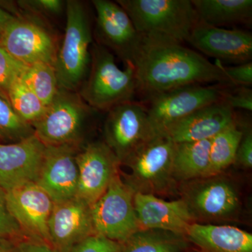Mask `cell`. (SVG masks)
I'll return each instance as SVG.
<instances>
[{
	"instance_id": "cell-4",
	"label": "cell",
	"mask_w": 252,
	"mask_h": 252,
	"mask_svg": "<svg viewBox=\"0 0 252 252\" xmlns=\"http://www.w3.org/2000/svg\"><path fill=\"white\" fill-rule=\"evenodd\" d=\"M65 10V32L54 66L59 88L78 92L90 65L92 31L89 14L81 1H66Z\"/></svg>"
},
{
	"instance_id": "cell-23",
	"label": "cell",
	"mask_w": 252,
	"mask_h": 252,
	"mask_svg": "<svg viewBox=\"0 0 252 252\" xmlns=\"http://www.w3.org/2000/svg\"><path fill=\"white\" fill-rule=\"evenodd\" d=\"M211 140L175 144L173 177L175 182L197 180L206 176Z\"/></svg>"
},
{
	"instance_id": "cell-20",
	"label": "cell",
	"mask_w": 252,
	"mask_h": 252,
	"mask_svg": "<svg viewBox=\"0 0 252 252\" xmlns=\"http://www.w3.org/2000/svg\"><path fill=\"white\" fill-rule=\"evenodd\" d=\"M236 122L234 109L223 101L198 109L176 123L164 135L175 144L211 140Z\"/></svg>"
},
{
	"instance_id": "cell-13",
	"label": "cell",
	"mask_w": 252,
	"mask_h": 252,
	"mask_svg": "<svg viewBox=\"0 0 252 252\" xmlns=\"http://www.w3.org/2000/svg\"><path fill=\"white\" fill-rule=\"evenodd\" d=\"M6 205L25 238L50 245L49 221L54 203L36 182L6 192Z\"/></svg>"
},
{
	"instance_id": "cell-25",
	"label": "cell",
	"mask_w": 252,
	"mask_h": 252,
	"mask_svg": "<svg viewBox=\"0 0 252 252\" xmlns=\"http://www.w3.org/2000/svg\"><path fill=\"white\" fill-rule=\"evenodd\" d=\"M242 135L243 130L238 127L237 122L211 139L210 164L205 177L220 175L235 163Z\"/></svg>"
},
{
	"instance_id": "cell-10",
	"label": "cell",
	"mask_w": 252,
	"mask_h": 252,
	"mask_svg": "<svg viewBox=\"0 0 252 252\" xmlns=\"http://www.w3.org/2000/svg\"><path fill=\"white\" fill-rule=\"evenodd\" d=\"M105 143L120 163L136 149L157 135L143 103L124 102L108 111L104 123Z\"/></svg>"
},
{
	"instance_id": "cell-26",
	"label": "cell",
	"mask_w": 252,
	"mask_h": 252,
	"mask_svg": "<svg viewBox=\"0 0 252 252\" xmlns=\"http://www.w3.org/2000/svg\"><path fill=\"white\" fill-rule=\"evenodd\" d=\"M7 97L15 112L24 122L32 126L37 122L46 112V106L21 77L13 83Z\"/></svg>"
},
{
	"instance_id": "cell-31",
	"label": "cell",
	"mask_w": 252,
	"mask_h": 252,
	"mask_svg": "<svg viewBox=\"0 0 252 252\" xmlns=\"http://www.w3.org/2000/svg\"><path fill=\"white\" fill-rule=\"evenodd\" d=\"M122 243L94 234L74 246L69 252H119Z\"/></svg>"
},
{
	"instance_id": "cell-19",
	"label": "cell",
	"mask_w": 252,
	"mask_h": 252,
	"mask_svg": "<svg viewBox=\"0 0 252 252\" xmlns=\"http://www.w3.org/2000/svg\"><path fill=\"white\" fill-rule=\"evenodd\" d=\"M134 206L140 230H165L186 235L193 218L182 198L167 201L152 194L135 193Z\"/></svg>"
},
{
	"instance_id": "cell-24",
	"label": "cell",
	"mask_w": 252,
	"mask_h": 252,
	"mask_svg": "<svg viewBox=\"0 0 252 252\" xmlns=\"http://www.w3.org/2000/svg\"><path fill=\"white\" fill-rule=\"evenodd\" d=\"M190 244L185 235L157 229H142L122 243L119 252H187Z\"/></svg>"
},
{
	"instance_id": "cell-38",
	"label": "cell",
	"mask_w": 252,
	"mask_h": 252,
	"mask_svg": "<svg viewBox=\"0 0 252 252\" xmlns=\"http://www.w3.org/2000/svg\"><path fill=\"white\" fill-rule=\"evenodd\" d=\"M0 252H21L16 240L0 238Z\"/></svg>"
},
{
	"instance_id": "cell-22",
	"label": "cell",
	"mask_w": 252,
	"mask_h": 252,
	"mask_svg": "<svg viewBox=\"0 0 252 252\" xmlns=\"http://www.w3.org/2000/svg\"><path fill=\"white\" fill-rule=\"evenodd\" d=\"M198 21L222 28L251 25L252 0H191Z\"/></svg>"
},
{
	"instance_id": "cell-29",
	"label": "cell",
	"mask_w": 252,
	"mask_h": 252,
	"mask_svg": "<svg viewBox=\"0 0 252 252\" xmlns=\"http://www.w3.org/2000/svg\"><path fill=\"white\" fill-rule=\"evenodd\" d=\"M27 67L0 45V94L2 97L8 99L10 87L16 79L23 77Z\"/></svg>"
},
{
	"instance_id": "cell-3",
	"label": "cell",
	"mask_w": 252,
	"mask_h": 252,
	"mask_svg": "<svg viewBox=\"0 0 252 252\" xmlns=\"http://www.w3.org/2000/svg\"><path fill=\"white\" fill-rule=\"evenodd\" d=\"M143 37L187 41L196 12L190 0H118Z\"/></svg>"
},
{
	"instance_id": "cell-14",
	"label": "cell",
	"mask_w": 252,
	"mask_h": 252,
	"mask_svg": "<svg viewBox=\"0 0 252 252\" xmlns=\"http://www.w3.org/2000/svg\"><path fill=\"white\" fill-rule=\"evenodd\" d=\"M79 182L77 197L92 205L106 191L121 165L119 159L104 142H94L77 154Z\"/></svg>"
},
{
	"instance_id": "cell-12",
	"label": "cell",
	"mask_w": 252,
	"mask_h": 252,
	"mask_svg": "<svg viewBox=\"0 0 252 252\" xmlns=\"http://www.w3.org/2000/svg\"><path fill=\"white\" fill-rule=\"evenodd\" d=\"M92 4L96 11L98 44L112 50L126 64H132L143 37L128 15L117 1L94 0Z\"/></svg>"
},
{
	"instance_id": "cell-11",
	"label": "cell",
	"mask_w": 252,
	"mask_h": 252,
	"mask_svg": "<svg viewBox=\"0 0 252 252\" xmlns=\"http://www.w3.org/2000/svg\"><path fill=\"white\" fill-rule=\"evenodd\" d=\"M0 45L26 66L36 63L55 65L58 48L56 38L34 18L18 16L0 34Z\"/></svg>"
},
{
	"instance_id": "cell-28",
	"label": "cell",
	"mask_w": 252,
	"mask_h": 252,
	"mask_svg": "<svg viewBox=\"0 0 252 252\" xmlns=\"http://www.w3.org/2000/svg\"><path fill=\"white\" fill-rule=\"evenodd\" d=\"M34 135L32 126L24 122L9 101L0 94V139L16 143Z\"/></svg>"
},
{
	"instance_id": "cell-17",
	"label": "cell",
	"mask_w": 252,
	"mask_h": 252,
	"mask_svg": "<svg viewBox=\"0 0 252 252\" xmlns=\"http://www.w3.org/2000/svg\"><path fill=\"white\" fill-rule=\"evenodd\" d=\"M50 245L56 252H69L95 234L91 205L75 197L54 203L49 221Z\"/></svg>"
},
{
	"instance_id": "cell-34",
	"label": "cell",
	"mask_w": 252,
	"mask_h": 252,
	"mask_svg": "<svg viewBox=\"0 0 252 252\" xmlns=\"http://www.w3.org/2000/svg\"><path fill=\"white\" fill-rule=\"evenodd\" d=\"M223 102L232 109H240L252 111V91L250 87L241 86L236 90L225 93Z\"/></svg>"
},
{
	"instance_id": "cell-27",
	"label": "cell",
	"mask_w": 252,
	"mask_h": 252,
	"mask_svg": "<svg viewBox=\"0 0 252 252\" xmlns=\"http://www.w3.org/2000/svg\"><path fill=\"white\" fill-rule=\"evenodd\" d=\"M21 78L46 107L59 91L56 69L53 64L36 63L28 66Z\"/></svg>"
},
{
	"instance_id": "cell-8",
	"label": "cell",
	"mask_w": 252,
	"mask_h": 252,
	"mask_svg": "<svg viewBox=\"0 0 252 252\" xmlns=\"http://www.w3.org/2000/svg\"><path fill=\"white\" fill-rule=\"evenodd\" d=\"M225 85H190L162 93L144 101L149 122L157 135H164L176 123L198 109L223 102Z\"/></svg>"
},
{
	"instance_id": "cell-35",
	"label": "cell",
	"mask_w": 252,
	"mask_h": 252,
	"mask_svg": "<svg viewBox=\"0 0 252 252\" xmlns=\"http://www.w3.org/2000/svg\"><path fill=\"white\" fill-rule=\"evenodd\" d=\"M235 165L244 169L252 167V132L251 128L243 130V135L239 143Z\"/></svg>"
},
{
	"instance_id": "cell-32",
	"label": "cell",
	"mask_w": 252,
	"mask_h": 252,
	"mask_svg": "<svg viewBox=\"0 0 252 252\" xmlns=\"http://www.w3.org/2000/svg\"><path fill=\"white\" fill-rule=\"evenodd\" d=\"M16 4L29 12L49 16L61 14L66 8V1L62 0H21Z\"/></svg>"
},
{
	"instance_id": "cell-21",
	"label": "cell",
	"mask_w": 252,
	"mask_h": 252,
	"mask_svg": "<svg viewBox=\"0 0 252 252\" xmlns=\"http://www.w3.org/2000/svg\"><path fill=\"white\" fill-rule=\"evenodd\" d=\"M185 236L198 252H252V235L234 225L193 223Z\"/></svg>"
},
{
	"instance_id": "cell-5",
	"label": "cell",
	"mask_w": 252,
	"mask_h": 252,
	"mask_svg": "<svg viewBox=\"0 0 252 252\" xmlns=\"http://www.w3.org/2000/svg\"><path fill=\"white\" fill-rule=\"evenodd\" d=\"M181 198L194 223L224 224L238 220L242 209L238 187L225 176L217 175L183 182Z\"/></svg>"
},
{
	"instance_id": "cell-7",
	"label": "cell",
	"mask_w": 252,
	"mask_h": 252,
	"mask_svg": "<svg viewBox=\"0 0 252 252\" xmlns=\"http://www.w3.org/2000/svg\"><path fill=\"white\" fill-rule=\"evenodd\" d=\"M92 109L79 93L59 88L43 117L32 126L34 135L46 147L80 145Z\"/></svg>"
},
{
	"instance_id": "cell-16",
	"label": "cell",
	"mask_w": 252,
	"mask_h": 252,
	"mask_svg": "<svg viewBox=\"0 0 252 252\" xmlns=\"http://www.w3.org/2000/svg\"><path fill=\"white\" fill-rule=\"evenodd\" d=\"M187 42L217 61L245 63L252 59V34L239 29L216 27L198 21Z\"/></svg>"
},
{
	"instance_id": "cell-15",
	"label": "cell",
	"mask_w": 252,
	"mask_h": 252,
	"mask_svg": "<svg viewBox=\"0 0 252 252\" xmlns=\"http://www.w3.org/2000/svg\"><path fill=\"white\" fill-rule=\"evenodd\" d=\"M80 145L46 147L36 183L54 203L77 197L79 169L77 154Z\"/></svg>"
},
{
	"instance_id": "cell-37",
	"label": "cell",
	"mask_w": 252,
	"mask_h": 252,
	"mask_svg": "<svg viewBox=\"0 0 252 252\" xmlns=\"http://www.w3.org/2000/svg\"><path fill=\"white\" fill-rule=\"evenodd\" d=\"M15 15L6 11L0 6V34L4 32L6 27L16 18Z\"/></svg>"
},
{
	"instance_id": "cell-18",
	"label": "cell",
	"mask_w": 252,
	"mask_h": 252,
	"mask_svg": "<svg viewBox=\"0 0 252 252\" xmlns=\"http://www.w3.org/2000/svg\"><path fill=\"white\" fill-rule=\"evenodd\" d=\"M45 148L35 135L16 143H0V188L7 192L36 182Z\"/></svg>"
},
{
	"instance_id": "cell-1",
	"label": "cell",
	"mask_w": 252,
	"mask_h": 252,
	"mask_svg": "<svg viewBox=\"0 0 252 252\" xmlns=\"http://www.w3.org/2000/svg\"><path fill=\"white\" fill-rule=\"evenodd\" d=\"M132 64L137 94L144 101L184 86L212 83L233 86L217 62L212 63L178 41L143 37Z\"/></svg>"
},
{
	"instance_id": "cell-9",
	"label": "cell",
	"mask_w": 252,
	"mask_h": 252,
	"mask_svg": "<svg viewBox=\"0 0 252 252\" xmlns=\"http://www.w3.org/2000/svg\"><path fill=\"white\" fill-rule=\"evenodd\" d=\"M134 195L118 172L103 195L91 206L95 234L123 243L140 230Z\"/></svg>"
},
{
	"instance_id": "cell-30",
	"label": "cell",
	"mask_w": 252,
	"mask_h": 252,
	"mask_svg": "<svg viewBox=\"0 0 252 252\" xmlns=\"http://www.w3.org/2000/svg\"><path fill=\"white\" fill-rule=\"evenodd\" d=\"M0 238L19 240L25 238L21 228L6 205V191L0 188Z\"/></svg>"
},
{
	"instance_id": "cell-33",
	"label": "cell",
	"mask_w": 252,
	"mask_h": 252,
	"mask_svg": "<svg viewBox=\"0 0 252 252\" xmlns=\"http://www.w3.org/2000/svg\"><path fill=\"white\" fill-rule=\"evenodd\" d=\"M221 70L229 79L232 85L250 87L252 84V63L248 62L239 64L236 66H226L221 64L220 61H217Z\"/></svg>"
},
{
	"instance_id": "cell-6",
	"label": "cell",
	"mask_w": 252,
	"mask_h": 252,
	"mask_svg": "<svg viewBox=\"0 0 252 252\" xmlns=\"http://www.w3.org/2000/svg\"><path fill=\"white\" fill-rule=\"evenodd\" d=\"M175 144L167 136L157 135L136 149L121 165L129 169L124 181L135 193L157 195L173 188Z\"/></svg>"
},
{
	"instance_id": "cell-39",
	"label": "cell",
	"mask_w": 252,
	"mask_h": 252,
	"mask_svg": "<svg viewBox=\"0 0 252 252\" xmlns=\"http://www.w3.org/2000/svg\"><path fill=\"white\" fill-rule=\"evenodd\" d=\"M190 252L189 251V252Z\"/></svg>"
},
{
	"instance_id": "cell-36",
	"label": "cell",
	"mask_w": 252,
	"mask_h": 252,
	"mask_svg": "<svg viewBox=\"0 0 252 252\" xmlns=\"http://www.w3.org/2000/svg\"><path fill=\"white\" fill-rule=\"evenodd\" d=\"M16 241L21 252H56L51 245L40 240L23 238Z\"/></svg>"
},
{
	"instance_id": "cell-2",
	"label": "cell",
	"mask_w": 252,
	"mask_h": 252,
	"mask_svg": "<svg viewBox=\"0 0 252 252\" xmlns=\"http://www.w3.org/2000/svg\"><path fill=\"white\" fill-rule=\"evenodd\" d=\"M89 76L79 94L89 107L108 112L113 107L133 101L137 94V80L133 64L121 69L114 55L107 48L94 44L91 54Z\"/></svg>"
}]
</instances>
